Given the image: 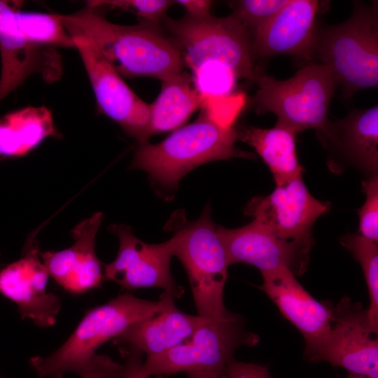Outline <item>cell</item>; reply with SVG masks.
Listing matches in <instances>:
<instances>
[{"label":"cell","mask_w":378,"mask_h":378,"mask_svg":"<svg viewBox=\"0 0 378 378\" xmlns=\"http://www.w3.org/2000/svg\"><path fill=\"white\" fill-rule=\"evenodd\" d=\"M60 17L68 32L87 37L122 77L162 81L183 71L178 46L162 34L158 25L141 21L135 25L115 24L88 5Z\"/></svg>","instance_id":"1"},{"label":"cell","mask_w":378,"mask_h":378,"mask_svg":"<svg viewBox=\"0 0 378 378\" xmlns=\"http://www.w3.org/2000/svg\"><path fill=\"white\" fill-rule=\"evenodd\" d=\"M196 120L174 130L158 144H139L130 167L146 172L160 187L176 190L179 181L203 164L232 158H255L253 153L235 147L238 139L234 125L217 118L205 102Z\"/></svg>","instance_id":"2"},{"label":"cell","mask_w":378,"mask_h":378,"mask_svg":"<svg viewBox=\"0 0 378 378\" xmlns=\"http://www.w3.org/2000/svg\"><path fill=\"white\" fill-rule=\"evenodd\" d=\"M175 298L162 292L158 300H148L125 293L88 311L66 342L48 356L29 360L41 378H62L67 372L81 374L96 351L132 325L166 309Z\"/></svg>","instance_id":"3"},{"label":"cell","mask_w":378,"mask_h":378,"mask_svg":"<svg viewBox=\"0 0 378 378\" xmlns=\"http://www.w3.org/2000/svg\"><path fill=\"white\" fill-rule=\"evenodd\" d=\"M165 229L173 233V255L187 274L197 315L222 319L233 313L225 304L223 292L229 265L223 244L207 204L195 221L187 220L182 210L174 211Z\"/></svg>","instance_id":"4"},{"label":"cell","mask_w":378,"mask_h":378,"mask_svg":"<svg viewBox=\"0 0 378 378\" xmlns=\"http://www.w3.org/2000/svg\"><path fill=\"white\" fill-rule=\"evenodd\" d=\"M314 58L332 71L343 97L378 85V4L354 3L342 23L318 25Z\"/></svg>","instance_id":"5"},{"label":"cell","mask_w":378,"mask_h":378,"mask_svg":"<svg viewBox=\"0 0 378 378\" xmlns=\"http://www.w3.org/2000/svg\"><path fill=\"white\" fill-rule=\"evenodd\" d=\"M255 83L258 89L252 103L258 114L272 113L276 124L297 133L307 129H315L318 136L326 132L330 102L338 87L328 66L310 62L286 80L262 71Z\"/></svg>","instance_id":"6"},{"label":"cell","mask_w":378,"mask_h":378,"mask_svg":"<svg viewBox=\"0 0 378 378\" xmlns=\"http://www.w3.org/2000/svg\"><path fill=\"white\" fill-rule=\"evenodd\" d=\"M165 27L191 71L206 63H216L227 67L237 78L253 82L262 72L254 64L251 33L232 15L167 18Z\"/></svg>","instance_id":"7"},{"label":"cell","mask_w":378,"mask_h":378,"mask_svg":"<svg viewBox=\"0 0 378 378\" xmlns=\"http://www.w3.org/2000/svg\"><path fill=\"white\" fill-rule=\"evenodd\" d=\"M258 342V336L246 329L241 317L233 313L225 318L209 319L184 342L146 357L143 370L149 377L210 372L227 378V366L235 351Z\"/></svg>","instance_id":"8"},{"label":"cell","mask_w":378,"mask_h":378,"mask_svg":"<svg viewBox=\"0 0 378 378\" xmlns=\"http://www.w3.org/2000/svg\"><path fill=\"white\" fill-rule=\"evenodd\" d=\"M79 52L100 112L139 144L147 142L150 104L139 97L84 35L69 32Z\"/></svg>","instance_id":"9"},{"label":"cell","mask_w":378,"mask_h":378,"mask_svg":"<svg viewBox=\"0 0 378 378\" xmlns=\"http://www.w3.org/2000/svg\"><path fill=\"white\" fill-rule=\"evenodd\" d=\"M109 231L119 239L115 259L104 265V279L117 284L127 293L139 288H159L175 299L184 293L174 281L170 261L173 244L169 239L160 244H148L138 239L132 228L123 224H113Z\"/></svg>","instance_id":"10"},{"label":"cell","mask_w":378,"mask_h":378,"mask_svg":"<svg viewBox=\"0 0 378 378\" xmlns=\"http://www.w3.org/2000/svg\"><path fill=\"white\" fill-rule=\"evenodd\" d=\"M367 310L344 297L332 304V326L326 342L312 363L325 361L351 374L378 378V341Z\"/></svg>","instance_id":"11"},{"label":"cell","mask_w":378,"mask_h":378,"mask_svg":"<svg viewBox=\"0 0 378 378\" xmlns=\"http://www.w3.org/2000/svg\"><path fill=\"white\" fill-rule=\"evenodd\" d=\"M225 249L229 265L243 262L261 273L286 268L300 276L307 268L314 239L286 240L280 238L253 220L238 228L216 226Z\"/></svg>","instance_id":"12"},{"label":"cell","mask_w":378,"mask_h":378,"mask_svg":"<svg viewBox=\"0 0 378 378\" xmlns=\"http://www.w3.org/2000/svg\"><path fill=\"white\" fill-rule=\"evenodd\" d=\"M22 3L0 0V101L21 85L31 75H41L47 82L62 75V58L55 48L28 41L20 31L16 12Z\"/></svg>","instance_id":"13"},{"label":"cell","mask_w":378,"mask_h":378,"mask_svg":"<svg viewBox=\"0 0 378 378\" xmlns=\"http://www.w3.org/2000/svg\"><path fill=\"white\" fill-rule=\"evenodd\" d=\"M330 209V204L311 195L302 176L276 186L265 196H255L244 214L277 237L286 240L313 239L312 227Z\"/></svg>","instance_id":"14"},{"label":"cell","mask_w":378,"mask_h":378,"mask_svg":"<svg viewBox=\"0 0 378 378\" xmlns=\"http://www.w3.org/2000/svg\"><path fill=\"white\" fill-rule=\"evenodd\" d=\"M261 274L262 284L259 288L300 332L305 342L304 356L312 362L329 336L332 304L314 298L286 268Z\"/></svg>","instance_id":"15"},{"label":"cell","mask_w":378,"mask_h":378,"mask_svg":"<svg viewBox=\"0 0 378 378\" xmlns=\"http://www.w3.org/2000/svg\"><path fill=\"white\" fill-rule=\"evenodd\" d=\"M35 236L27 239L20 259L0 271V293L17 305L22 318L46 328L55 323L61 302L47 290L50 275Z\"/></svg>","instance_id":"16"},{"label":"cell","mask_w":378,"mask_h":378,"mask_svg":"<svg viewBox=\"0 0 378 378\" xmlns=\"http://www.w3.org/2000/svg\"><path fill=\"white\" fill-rule=\"evenodd\" d=\"M326 1L290 0L271 20L251 34L255 59L286 55L314 59L317 20Z\"/></svg>","instance_id":"17"},{"label":"cell","mask_w":378,"mask_h":378,"mask_svg":"<svg viewBox=\"0 0 378 378\" xmlns=\"http://www.w3.org/2000/svg\"><path fill=\"white\" fill-rule=\"evenodd\" d=\"M101 212L78 223L72 230L74 242L59 251L40 252L48 274L66 291L78 295L100 286L104 270L95 253V237L102 223Z\"/></svg>","instance_id":"18"},{"label":"cell","mask_w":378,"mask_h":378,"mask_svg":"<svg viewBox=\"0 0 378 378\" xmlns=\"http://www.w3.org/2000/svg\"><path fill=\"white\" fill-rule=\"evenodd\" d=\"M324 146L370 176L378 169V106L353 109L342 119L330 121L318 136Z\"/></svg>","instance_id":"19"},{"label":"cell","mask_w":378,"mask_h":378,"mask_svg":"<svg viewBox=\"0 0 378 378\" xmlns=\"http://www.w3.org/2000/svg\"><path fill=\"white\" fill-rule=\"evenodd\" d=\"M208 320L181 311L173 302L162 312L130 326L113 343L152 356L184 342Z\"/></svg>","instance_id":"20"},{"label":"cell","mask_w":378,"mask_h":378,"mask_svg":"<svg viewBox=\"0 0 378 378\" xmlns=\"http://www.w3.org/2000/svg\"><path fill=\"white\" fill-rule=\"evenodd\" d=\"M238 139L255 149L273 175L276 186L302 176L297 149V132L287 127L275 124L262 129L242 127L237 129Z\"/></svg>","instance_id":"21"},{"label":"cell","mask_w":378,"mask_h":378,"mask_svg":"<svg viewBox=\"0 0 378 378\" xmlns=\"http://www.w3.org/2000/svg\"><path fill=\"white\" fill-rule=\"evenodd\" d=\"M161 87L150 104L149 138L181 127L206 101L195 88L192 76L183 71L162 80Z\"/></svg>","instance_id":"22"},{"label":"cell","mask_w":378,"mask_h":378,"mask_svg":"<svg viewBox=\"0 0 378 378\" xmlns=\"http://www.w3.org/2000/svg\"><path fill=\"white\" fill-rule=\"evenodd\" d=\"M59 136L51 111L28 106L0 118V158L23 156L46 138Z\"/></svg>","instance_id":"23"},{"label":"cell","mask_w":378,"mask_h":378,"mask_svg":"<svg viewBox=\"0 0 378 378\" xmlns=\"http://www.w3.org/2000/svg\"><path fill=\"white\" fill-rule=\"evenodd\" d=\"M16 20L23 35L33 43L55 49L76 48L60 14L22 12L20 8L16 12Z\"/></svg>","instance_id":"24"},{"label":"cell","mask_w":378,"mask_h":378,"mask_svg":"<svg viewBox=\"0 0 378 378\" xmlns=\"http://www.w3.org/2000/svg\"><path fill=\"white\" fill-rule=\"evenodd\" d=\"M341 244L348 249L360 264L366 281L370 304L368 320L372 329L378 331V246L377 244L359 234L350 233L340 239Z\"/></svg>","instance_id":"25"},{"label":"cell","mask_w":378,"mask_h":378,"mask_svg":"<svg viewBox=\"0 0 378 378\" xmlns=\"http://www.w3.org/2000/svg\"><path fill=\"white\" fill-rule=\"evenodd\" d=\"M192 72L193 84L206 100L227 97L234 90L237 78L223 65L206 63Z\"/></svg>","instance_id":"26"},{"label":"cell","mask_w":378,"mask_h":378,"mask_svg":"<svg viewBox=\"0 0 378 378\" xmlns=\"http://www.w3.org/2000/svg\"><path fill=\"white\" fill-rule=\"evenodd\" d=\"M290 0H240L233 2V13L251 35L271 20Z\"/></svg>","instance_id":"27"},{"label":"cell","mask_w":378,"mask_h":378,"mask_svg":"<svg viewBox=\"0 0 378 378\" xmlns=\"http://www.w3.org/2000/svg\"><path fill=\"white\" fill-rule=\"evenodd\" d=\"M174 4V1L171 0H96L87 2L88 6L96 8L106 6L132 13L141 22L156 25L165 18L168 9Z\"/></svg>","instance_id":"28"},{"label":"cell","mask_w":378,"mask_h":378,"mask_svg":"<svg viewBox=\"0 0 378 378\" xmlns=\"http://www.w3.org/2000/svg\"><path fill=\"white\" fill-rule=\"evenodd\" d=\"M366 195L364 204L358 209L359 234L377 244L378 241V176H370L362 183Z\"/></svg>","instance_id":"29"},{"label":"cell","mask_w":378,"mask_h":378,"mask_svg":"<svg viewBox=\"0 0 378 378\" xmlns=\"http://www.w3.org/2000/svg\"><path fill=\"white\" fill-rule=\"evenodd\" d=\"M125 365L106 354H95L89 360L81 378H123Z\"/></svg>","instance_id":"30"},{"label":"cell","mask_w":378,"mask_h":378,"mask_svg":"<svg viewBox=\"0 0 378 378\" xmlns=\"http://www.w3.org/2000/svg\"><path fill=\"white\" fill-rule=\"evenodd\" d=\"M120 351L125 358L123 378H150L143 370V353L127 346H120Z\"/></svg>","instance_id":"31"},{"label":"cell","mask_w":378,"mask_h":378,"mask_svg":"<svg viewBox=\"0 0 378 378\" xmlns=\"http://www.w3.org/2000/svg\"><path fill=\"white\" fill-rule=\"evenodd\" d=\"M175 4L182 6L186 15L195 18L202 19L211 15L210 12L213 1L209 0H176Z\"/></svg>","instance_id":"32"},{"label":"cell","mask_w":378,"mask_h":378,"mask_svg":"<svg viewBox=\"0 0 378 378\" xmlns=\"http://www.w3.org/2000/svg\"><path fill=\"white\" fill-rule=\"evenodd\" d=\"M259 365L232 358L227 366V378H256Z\"/></svg>","instance_id":"33"},{"label":"cell","mask_w":378,"mask_h":378,"mask_svg":"<svg viewBox=\"0 0 378 378\" xmlns=\"http://www.w3.org/2000/svg\"><path fill=\"white\" fill-rule=\"evenodd\" d=\"M187 377L188 378H225L220 374L210 372L188 373Z\"/></svg>","instance_id":"34"},{"label":"cell","mask_w":378,"mask_h":378,"mask_svg":"<svg viewBox=\"0 0 378 378\" xmlns=\"http://www.w3.org/2000/svg\"><path fill=\"white\" fill-rule=\"evenodd\" d=\"M256 378H272L267 366L259 365Z\"/></svg>","instance_id":"35"},{"label":"cell","mask_w":378,"mask_h":378,"mask_svg":"<svg viewBox=\"0 0 378 378\" xmlns=\"http://www.w3.org/2000/svg\"><path fill=\"white\" fill-rule=\"evenodd\" d=\"M347 378H370L367 376L351 374Z\"/></svg>","instance_id":"36"}]
</instances>
